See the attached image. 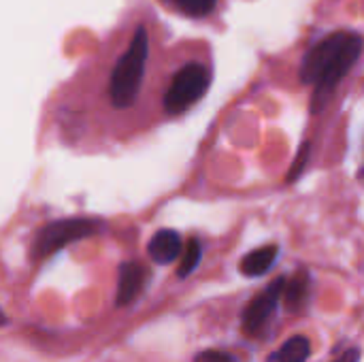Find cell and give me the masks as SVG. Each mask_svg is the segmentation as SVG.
<instances>
[{"instance_id": "6da1fadb", "label": "cell", "mask_w": 364, "mask_h": 362, "mask_svg": "<svg viewBox=\"0 0 364 362\" xmlns=\"http://www.w3.org/2000/svg\"><path fill=\"white\" fill-rule=\"evenodd\" d=\"M363 51V36L356 32H333L311 47L301 64V81L316 85L311 111L318 113L326 107L335 85L348 75Z\"/></svg>"}, {"instance_id": "7a4b0ae2", "label": "cell", "mask_w": 364, "mask_h": 362, "mask_svg": "<svg viewBox=\"0 0 364 362\" xmlns=\"http://www.w3.org/2000/svg\"><path fill=\"white\" fill-rule=\"evenodd\" d=\"M147 55H149L147 30L143 26H139L126 53L119 58V62L115 64V68L111 73L109 96H111L113 107L126 109L136 100V94H139V87H141V81L145 75Z\"/></svg>"}, {"instance_id": "3957f363", "label": "cell", "mask_w": 364, "mask_h": 362, "mask_svg": "<svg viewBox=\"0 0 364 362\" xmlns=\"http://www.w3.org/2000/svg\"><path fill=\"white\" fill-rule=\"evenodd\" d=\"M98 230H100V222L85 220V218H70V220L51 222L38 230L34 245H32V256L36 260L47 258V256L60 252L62 247H66L75 241L94 237Z\"/></svg>"}, {"instance_id": "277c9868", "label": "cell", "mask_w": 364, "mask_h": 362, "mask_svg": "<svg viewBox=\"0 0 364 362\" xmlns=\"http://www.w3.org/2000/svg\"><path fill=\"white\" fill-rule=\"evenodd\" d=\"M209 70L200 62H190L171 81L164 94V107L171 115L186 113L194 102H198L209 87Z\"/></svg>"}, {"instance_id": "5b68a950", "label": "cell", "mask_w": 364, "mask_h": 362, "mask_svg": "<svg viewBox=\"0 0 364 362\" xmlns=\"http://www.w3.org/2000/svg\"><path fill=\"white\" fill-rule=\"evenodd\" d=\"M286 282H288L286 277H277L260 294H256L250 301V305L243 309L241 326H243V333L247 337H260L267 331V326H269V322H271V318L279 305V299L284 297Z\"/></svg>"}, {"instance_id": "8992f818", "label": "cell", "mask_w": 364, "mask_h": 362, "mask_svg": "<svg viewBox=\"0 0 364 362\" xmlns=\"http://www.w3.org/2000/svg\"><path fill=\"white\" fill-rule=\"evenodd\" d=\"M147 280H149V271L141 262H124L119 267V282H117L115 303L119 307L130 305L143 292Z\"/></svg>"}, {"instance_id": "52a82bcc", "label": "cell", "mask_w": 364, "mask_h": 362, "mask_svg": "<svg viewBox=\"0 0 364 362\" xmlns=\"http://www.w3.org/2000/svg\"><path fill=\"white\" fill-rule=\"evenodd\" d=\"M147 252H149V258H151L156 265H171V262H175V260L183 254L179 233L168 230V228L158 230V233L151 237V241H149V245H147Z\"/></svg>"}, {"instance_id": "ba28073f", "label": "cell", "mask_w": 364, "mask_h": 362, "mask_svg": "<svg viewBox=\"0 0 364 362\" xmlns=\"http://www.w3.org/2000/svg\"><path fill=\"white\" fill-rule=\"evenodd\" d=\"M277 254H279V247L277 245H264V247H258L254 252H250L239 269L245 277H258V275H264L277 260Z\"/></svg>"}, {"instance_id": "9c48e42d", "label": "cell", "mask_w": 364, "mask_h": 362, "mask_svg": "<svg viewBox=\"0 0 364 362\" xmlns=\"http://www.w3.org/2000/svg\"><path fill=\"white\" fill-rule=\"evenodd\" d=\"M309 273L305 271H299L294 277H290V282H286V288H284V301H286V307L290 312H301L307 301H309Z\"/></svg>"}, {"instance_id": "30bf717a", "label": "cell", "mask_w": 364, "mask_h": 362, "mask_svg": "<svg viewBox=\"0 0 364 362\" xmlns=\"http://www.w3.org/2000/svg\"><path fill=\"white\" fill-rule=\"evenodd\" d=\"M311 354V341L305 335H294L271 356V362H307Z\"/></svg>"}, {"instance_id": "8fae6325", "label": "cell", "mask_w": 364, "mask_h": 362, "mask_svg": "<svg viewBox=\"0 0 364 362\" xmlns=\"http://www.w3.org/2000/svg\"><path fill=\"white\" fill-rule=\"evenodd\" d=\"M200 256H203V247H200V241L198 239H190L183 254H181V265L177 269V277H188L200 262Z\"/></svg>"}, {"instance_id": "7c38bea8", "label": "cell", "mask_w": 364, "mask_h": 362, "mask_svg": "<svg viewBox=\"0 0 364 362\" xmlns=\"http://www.w3.org/2000/svg\"><path fill=\"white\" fill-rule=\"evenodd\" d=\"M173 4L190 17H205L215 9L218 0H173Z\"/></svg>"}, {"instance_id": "4fadbf2b", "label": "cell", "mask_w": 364, "mask_h": 362, "mask_svg": "<svg viewBox=\"0 0 364 362\" xmlns=\"http://www.w3.org/2000/svg\"><path fill=\"white\" fill-rule=\"evenodd\" d=\"M309 151H311V145H309V143H303L301 149H299V156H296L294 164L290 166L288 181H294V179L303 173V169H305V164H307V160H309Z\"/></svg>"}, {"instance_id": "5bb4252c", "label": "cell", "mask_w": 364, "mask_h": 362, "mask_svg": "<svg viewBox=\"0 0 364 362\" xmlns=\"http://www.w3.org/2000/svg\"><path fill=\"white\" fill-rule=\"evenodd\" d=\"M194 362H237V358L228 352H222V350H205L196 356Z\"/></svg>"}, {"instance_id": "9a60e30c", "label": "cell", "mask_w": 364, "mask_h": 362, "mask_svg": "<svg viewBox=\"0 0 364 362\" xmlns=\"http://www.w3.org/2000/svg\"><path fill=\"white\" fill-rule=\"evenodd\" d=\"M360 361V350L358 348H350L346 354H341L339 358H335L333 362H358Z\"/></svg>"}]
</instances>
